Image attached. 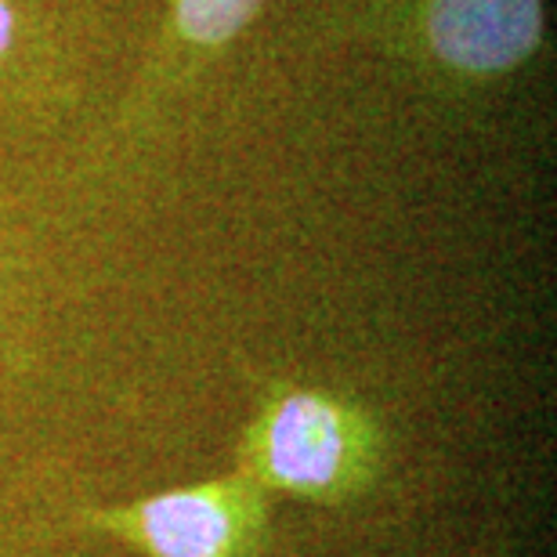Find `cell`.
I'll return each mask as SVG.
<instances>
[{"label":"cell","instance_id":"obj_1","mask_svg":"<svg viewBox=\"0 0 557 557\" xmlns=\"http://www.w3.org/2000/svg\"><path fill=\"white\" fill-rule=\"evenodd\" d=\"M247 467L294 496H341L370 467V431L333 398L289 392L264 409L247 438Z\"/></svg>","mask_w":557,"mask_h":557},{"label":"cell","instance_id":"obj_2","mask_svg":"<svg viewBox=\"0 0 557 557\" xmlns=\"http://www.w3.org/2000/svg\"><path fill=\"white\" fill-rule=\"evenodd\" d=\"M95 521L149 557H247L261 529V499L247 478H228L98 510Z\"/></svg>","mask_w":557,"mask_h":557},{"label":"cell","instance_id":"obj_3","mask_svg":"<svg viewBox=\"0 0 557 557\" xmlns=\"http://www.w3.org/2000/svg\"><path fill=\"white\" fill-rule=\"evenodd\" d=\"M434 51L471 73H499L536 51L540 0H434L428 15Z\"/></svg>","mask_w":557,"mask_h":557},{"label":"cell","instance_id":"obj_4","mask_svg":"<svg viewBox=\"0 0 557 557\" xmlns=\"http://www.w3.org/2000/svg\"><path fill=\"white\" fill-rule=\"evenodd\" d=\"M258 8L261 0H182L177 4V26L188 40L221 44L247 26Z\"/></svg>","mask_w":557,"mask_h":557},{"label":"cell","instance_id":"obj_5","mask_svg":"<svg viewBox=\"0 0 557 557\" xmlns=\"http://www.w3.org/2000/svg\"><path fill=\"white\" fill-rule=\"evenodd\" d=\"M8 40H11V11L0 4V51L8 48Z\"/></svg>","mask_w":557,"mask_h":557}]
</instances>
